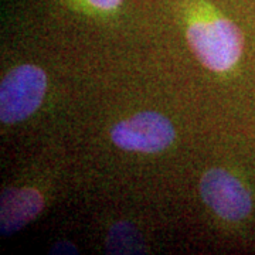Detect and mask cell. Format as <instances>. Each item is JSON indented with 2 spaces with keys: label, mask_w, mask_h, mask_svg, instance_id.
Masks as SVG:
<instances>
[{
  "label": "cell",
  "mask_w": 255,
  "mask_h": 255,
  "mask_svg": "<svg viewBox=\"0 0 255 255\" xmlns=\"http://www.w3.org/2000/svg\"><path fill=\"white\" fill-rule=\"evenodd\" d=\"M191 51L211 71H227L243 53V34L228 20L194 23L187 30Z\"/></svg>",
  "instance_id": "obj_1"
},
{
  "label": "cell",
  "mask_w": 255,
  "mask_h": 255,
  "mask_svg": "<svg viewBox=\"0 0 255 255\" xmlns=\"http://www.w3.org/2000/svg\"><path fill=\"white\" fill-rule=\"evenodd\" d=\"M47 88L46 73L36 65H20L3 78L0 85V119L17 124L34 114Z\"/></svg>",
  "instance_id": "obj_2"
},
{
  "label": "cell",
  "mask_w": 255,
  "mask_h": 255,
  "mask_svg": "<svg viewBox=\"0 0 255 255\" xmlns=\"http://www.w3.org/2000/svg\"><path fill=\"white\" fill-rule=\"evenodd\" d=\"M176 132L172 122L157 112H140L118 122L111 139L124 150L153 153L172 145Z\"/></svg>",
  "instance_id": "obj_3"
},
{
  "label": "cell",
  "mask_w": 255,
  "mask_h": 255,
  "mask_svg": "<svg viewBox=\"0 0 255 255\" xmlns=\"http://www.w3.org/2000/svg\"><path fill=\"white\" fill-rule=\"evenodd\" d=\"M203 200L223 219L237 221L251 211V197L247 189L233 174L223 169H211L200 182Z\"/></svg>",
  "instance_id": "obj_4"
},
{
  "label": "cell",
  "mask_w": 255,
  "mask_h": 255,
  "mask_svg": "<svg viewBox=\"0 0 255 255\" xmlns=\"http://www.w3.org/2000/svg\"><path fill=\"white\" fill-rule=\"evenodd\" d=\"M43 196L31 187H11L0 201V233L11 236L28 224L43 210Z\"/></svg>",
  "instance_id": "obj_5"
},
{
  "label": "cell",
  "mask_w": 255,
  "mask_h": 255,
  "mask_svg": "<svg viewBox=\"0 0 255 255\" xmlns=\"http://www.w3.org/2000/svg\"><path fill=\"white\" fill-rule=\"evenodd\" d=\"M108 248L114 254H139L143 247L133 226L128 223L115 224L108 236Z\"/></svg>",
  "instance_id": "obj_6"
},
{
  "label": "cell",
  "mask_w": 255,
  "mask_h": 255,
  "mask_svg": "<svg viewBox=\"0 0 255 255\" xmlns=\"http://www.w3.org/2000/svg\"><path fill=\"white\" fill-rule=\"evenodd\" d=\"M92 6L98 7L102 10H111L118 7L119 4L122 3V0H88Z\"/></svg>",
  "instance_id": "obj_7"
}]
</instances>
